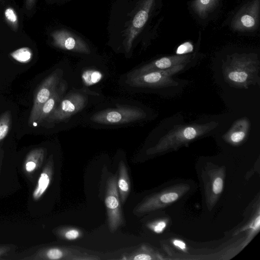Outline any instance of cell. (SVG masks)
<instances>
[{
	"label": "cell",
	"instance_id": "9c48e42d",
	"mask_svg": "<svg viewBox=\"0 0 260 260\" xmlns=\"http://www.w3.org/2000/svg\"><path fill=\"white\" fill-rule=\"evenodd\" d=\"M62 71L56 69L42 82L34 96V104L28 118V123H36L39 111L43 104L49 99L61 81Z\"/></svg>",
	"mask_w": 260,
	"mask_h": 260
},
{
	"label": "cell",
	"instance_id": "5b68a950",
	"mask_svg": "<svg viewBox=\"0 0 260 260\" xmlns=\"http://www.w3.org/2000/svg\"><path fill=\"white\" fill-rule=\"evenodd\" d=\"M154 2L155 0H140L133 11L123 35V45L127 52L131 49L135 40L148 21Z\"/></svg>",
	"mask_w": 260,
	"mask_h": 260
},
{
	"label": "cell",
	"instance_id": "277c9868",
	"mask_svg": "<svg viewBox=\"0 0 260 260\" xmlns=\"http://www.w3.org/2000/svg\"><path fill=\"white\" fill-rule=\"evenodd\" d=\"M145 112L141 109L131 106H123L105 109L95 113L91 117L95 123L104 125L126 124L145 118Z\"/></svg>",
	"mask_w": 260,
	"mask_h": 260
},
{
	"label": "cell",
	"instance_id": "83f0119b",
	"mask_svg": "<svg viewBox=\"0 0 260 260\" xmlns=\"http://www.w3.org/2000/svg\"><path fill=\"white\" fill-rule=\"evenodd\" d=\"M166 226V223L164 221H159L155 223H153L150 225V228L157 233L162 232Z\"/></svg>",
	"mask_w": 260,
	"mask_h": 260
},
{
	"label": "cell",
	"instance_id": "7402d4cb",
	"mask_svg": "<svg viewBox=\"0 0 260 260\" xmlns=\"http://www.w3.org/2000/svg\"><path fill=\"white\" fill-rule=\"evenodd\" d=\"M10 55L13 59L19 62L27 63L31 60L33 54L29 48L24 47L12 52Z\"/></svg>",
	"mask_w": 260,
	"mask_h": 260
},
{
	"label": "cell",
	"instance_id": "ffe728a7",
	"mask_svg": "<svg viewBox=\"0 0 260 260\" xmlns=\"http://www.w3.org/2000/svg\"><path fill=\"white\" fill-rule=\"evenodd\" d=\"M218 1L219 0H194L191 2V6L198 16L204 19L217 6Z\"/></svg>",
	"mask_w": 260,
	"mask_h": 260
},
{
	"label": "cell",
	"instance_id": "1f68e13d",
	"mask_svg": "<svg viewBox=\"0 0 260 260\" xmlns=\"http://www.w3.org/2000/svg\"><path fill=\"white\" fill-rule=\"evenodd\" d=\"M3 153V149L0 148V156L1 155V154H2Z\"/></svg>",
	"mask_w": 260,
	"mask_h": 260
},
{
	"label": "cell",
	"instance_id": "52a82bcc",
	"mask_svg": "<svg viewBox=\"0 0 260 260\" xmlns=\"http://www.w3.org/2000/svg\"><path fill=\"white\" fill-rule=\"evenodd\" d=\"M117 177L112 174L106 183L105 203L109 229L114 233L124 223L121 202L117 186Z\"/></svg>",
	"mask_w": 260,
	"mask_h": 260
},
{
	"label": "cell",
	"instance_id": "603a6c76",
	"mask_svg": "<svg viewBox=\"0 0 260 260\" xmlns=\"http://www.w3.org/2000/svg\"><path fill=\"white\" fill-rule=\"evenodd\" d=\"M103 78V74L98 70L88 69L85 71L82 74L83 83L87 86L98 83Z\"/></svg>",
	"mask_w": 260,
	"mask_h": 260
},
{
	"label": "cell",
	"instance_id": "f1b7e54d",
	"mask_svg": "<svg viewBox=\"0 0 260 260\" xmlns=\"http://www.w3.org/2000/svg\"><path fill=\"white\" fill-rule=\"evenodd\" d=\"M11 249V246L8 245H0V257L9 252Z\"/></svg>",
	"mask_w": 260,
	"mask_h": 260
},
{
	"label": "cell",
	"instance_id": "cb8c5ba5",
	"mask_svg": "<svg viewBox=\"0 0 260 260\" xmlns=\"http://www.w3.org/2000/svg\"><path fill=\"white\" fill-rule=\"evenodd\" d=\"M12 116L10 111L4 112L0 116V142L8 135L11 125Z\"/></svg>",
	"mask_w": 260,
	"mask_h": 260
},
{
	"label": "cell",
	"instance_id": "9a60e30c",
	"mask_svg": "<svg viewBox=\"0 0 260 260\" xmlns=\"http://www.w3.org/2000/svg\"><path fill=\"white\" fill-rule=\"evenodd\" d=\"M53 172L54 162L53 156L51 155L43 169L32 193L34 201H38L45 193L51 183Z\"/></svg>",
	"mask_w": 260,
	"mask_h": 260
},
{
	"label": "cell",
	"instance_id": "d6986e66",
	"mask_svg": "<svg viewBox=\"0 0 260 260\" xmlns=\"http://www.w3.org/2000/svg\"><path fill=\"white\" fill-rule=\"evenodd\" d=\"M154 251L146 245H142L133 252L122 256L121 259L125 260H151L157 259Z\"/></svg>",
	"mask_w": 260,
	"mask_h": 260
},
{
	"label": "cell",
	"instance_id": "5bb4252c",
	"mask_svg": "<svg viewBox=\"0 0 260 260\" xmlns=\"http://www.w3.org/2000/svg\"><path fill=\"white\" fill-rule=\"evenodd\" d=\"M67 88L66 81H61L51 96L42 106L35 123L37 125L43 122L52 112L64 97Z\"/></svg>",
	"mask_w": 260,
	"mask_h": 260
},
{
	"label": "cell",
	"instance_id": "4dcf8cb0",
	"mask_svg": "<svg viewBox=\"0 0 260 260\" xmlns=\"http://www.w3.org/2000/svg\"><path fill=\"white\" fill-rule=\"evenodd\" d=\"M36 0H25V5L27 10H31L34 7Z\"/></svg>",
	"mask_w": 260,
	"mask_h": 260
},
{
	"label": "cell",
	"instance_id": "e0dca14e",
	"mask_svg": "<svg viewBox=\"0 0 260 260\" xmlns=\"http://www.w3.org/2000/svg\"><path fill=\"white\" fill-rule=\"evenodd\" d=\"M117 186L121 203L125 202L130 191V181L126 166L123 160L118 164Z\"/></svg>",
	"mask_w": 260,
	"mask_h": 260
},
{
	"label": "cell",
	"instance_id": "7c38bea8",
	"mask_svg": "<svg viewBox=\"0 0 260 260\" xmlns=\"http://www.w3.org/2000/svg\"><path fill=\"white\" fill-rule=\"evenodd\" d=\"M192 54H176L155 59L131 72L128 75H136L151 71L163 70L178 65L188 64L193 58Z\"/></svg>",
	"mask_w": 260,
	"mask_h": 260
},
{
	"label": "cell",
	"instance_id": "d4e9b609",
	"mask_svg": "<svg viewBox=\"0 0 260 260\" xmlns=\"http://www.w3.org/2000/svg\"><path fill=\"white\" fill-rule=\"evenodd\" d=\"M4 17L7 24L14 31L18 30L19 21L17 14L13 8L8 7L4 11Z\"/></svg>",
	"mask_w": 260,
	"mask_h": 260
},
{
	"label": "cell",
	"instance_id": "4fadbf2b",
	"mask_svg": "<svg viewBox=\"0 0 260 260\" xmlns=\"http://www.w3.org/2000/svg\"><path fill=\"white\" fill-rule=\"evenodd\" d=\"M179 194L175 191L157 193L148 197L137 205L134 212L144 213L156 210L178 199Z\"/></svg>",
	"mask_w": 260,
	"mask_h": 260
},
{
	"label": "cell",
	"instance_id": "7a4b0ae2",
	"mask_svg": "<svg viewBox=\"0 0 260 260\" xmlns=\"http://www.w3.org/2000/svg\"><path fill=\"white\" fill-rule=\"evenodd\" d=\"M258 61L245 54H234L224 65L223 73L227 82L247 88L258 80Z\"/></svg>",
	"mask_w": 260,
	"mask_h": 260
},
{
	"label": "cell",
	"instance_id": "30bf717a",
	"mask_svg": "<svg viewBox=\"0 0 260 260\" xmlns=\"http://www.w3.org/2000/svg\"><path fill=\"white\" fill-rule=\"evenodd\" d=\"M53 45L59 49L88 54L90 49L88 45L79 36L73 32L60 29L51 34Z\"/></svg>",
	"mask_w": 260,
	"mask_h": 260
},
{
	"label": "cell",
	"instance_id": "f546056e",
	"mask_svg": "<svg viewBox=\"0 0 260 260\" xmlns=\"http://www.w3.org/2000/svg\"><path fill=\"white\" fill-rule=\"evenodd\" d=\"M173 243L175 246L182 250H184L186 249L185 243L180 240L175 239L173 241Z\"/></svg>",
	"mask_w": 260,
	"mask_h": 260
},
{
	"label": "cell",
	"instance_id": "4316f807",
	"mask_svg": "<svg viewBox=\"0 0 260 260\" xmlns=\"http://www.w3.org/2000/svg\"><path fill=\"white\" fill-rule=\"evenodd\" d=\"M223 180L221 178L217 177L213 181L212 189L213 192L216 194L221 193L223 189Z\"/></svg>",
	"mask_w": 260,
	"mask_h": 260
},
{
	"label": "cell",
	"instance_id": "ba28073f",
	"mask_svg": "<svg viewBox=\"0 0 260 260\" xmlns=\"http://www.w3.org/2000/svg\"><path fill=\"white\" fill-rule=\"evenodd\" d=\"M27 260H98V255L86 251L65 246H50L40 249L29 257Z\"/></svg>",
	"mask_w": 260,
	"mask_h": 260
},
{
	"label": "cell",
	"instance_id": "8992f818",
	"mask_svg": "<svg viewBox=\"0 0 260 260\" xmlns=\"http://www.w3.org/2000/svg\"><path fill=\"white\" fill-rule=\"evenodd\" d=\"M88 104V97L80 91H72L63 97L44 121L51 125L63 122L82 111Z\"/></svg>",
	"mask_w": 260,
	"mask_h": 260
},
{
	"label": "cell",
	"instance_id": "44dd1931",
	"mask_svg": "<svg viewBox=\"0 0 260 260\" xmlns=\"http://www.w3.org/2000/svg\"><path fill=\"white\" fill-rule=\"evenodd\" d=\"M56 234L61 239L73 241L80 238L83 232L79 229L73 226H62L55 230Z\"/></svg>",
	"mask_w": 260,
	"mask_h": 260
},
{
	"label": "cell",
	"instance_id": "484cf974",
	"mask_svg": "<svg viewBox=\"0 0 260 260\" xmlns=\"http://www.w3.org/2000/svg\"><path fill=\"white\" fill-rule=\"evenodd\" d=\"M193 46L192 44L189 42H185L181 44L178 48L176 51L177 54H187L192 51Z\"/></svg>",
	"mask_w": 260,
	"mask_h": 260
},
{
	"label": "cell",
	"instance_id": "d6a6232c",
	"mask_svg": "<svg viewBox=\"0 0 260 260\" xmlns=\"http://www.w3.org/2000/svg\"><path fill=\"white\" fill-rule=\"evenodd\" d=\"M47 1H49V2H51V1H52L53 0H47Z\"/></svg>",
	"mask_w": 260,
	"mask_h": 260
},
{
	"label": "cell",
	"instance_id": "3957f363",
	"mask_svg": "<svg viewBox=\"0 0 260 260\" xmlns=\"http://www.w3.org/2000/svg\"><path fill=\"white\" fill-rule=\"evenodd\" d=\"M188 64H182L163 70L151 71L136 75H128V83L133 87L160 89L175 86L178 82L173 79L174 75L183 71Z\"/></svg>",
	"mask_w": 260,
	"mask_h": 260
},
{
	"label": "cell",
	"instance_id": "2e32d148",
	"mask_svg": "<svg viewBox=\"0 0 260 260\" xmlns=\"http://www.w3.org/2000/svg\"><path fill=\"white\" fill-rule=\"evenodd\" d=\"M46 149L37 148L31 150L26 155L23 165V170L26 175H30L42 166L45 155Z\"/></svg>",
	"mask_w": 260,
	"mask_h": 260
},
{
	"label": "cell",
	"instance_id": "8fae6325",
	"mask_svg": "<svg viewBox=\"0 0 260 260\" xmlns=\"http://www.w3.org/2000/svg\"><path fill=\"white\" fill-rule=\"evenodd\" d=\"M259 0L246 5L233 19L232 27L236 30L247 31L255 29L258 22Z\"/></svg>",
	"mask_w": 260,
	"mask_h": 260
},
{
	"label": "cell",
	"instance_id": "6da1fadb",
	"mask_svg": "<svg viewBox=\"0 0 260 260\" xmlns=\"http://www.w3.org/2000/svg\"><path fill=\"white\" fill-rule=\"evenodd\" d=\"M217 125L218 123L214 121L178 125L162 137L155 146L148 149L147 153L153 154L177 148L210 133Z\"/></svg>",
	"mask_w": 260,
	"mask_h": 260
},
{
	"label": "cell",
	"instance_id": "ac0fdd59",
	"mask_svg": "<svg viewBox=\"0 0 260 260\" xmlns=\"http://www.w3.org/2000/svg\"><path fill=\"white\" fill-rule=\"evenodd\" d=\"M249 123L247 120L241 119L238 121L233 127L228 132L225 137L233 144L242 142L246 137L249 129Z\"/></svg>",
	"mask_w": 260,
	"mask_h": 260
}]
</instances>
